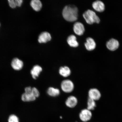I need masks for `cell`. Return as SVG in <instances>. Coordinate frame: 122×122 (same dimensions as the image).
Instances as JSON below:
<instances>
[{
  "label": "cell",
  "mask_w": 122,
  "mask_h": 122,
  "mask_svg": "<svg viewBox=\"0 0 122 122\" xmlns=\"http://www.w3.org/2000/svg\"><path fill=\"white\" fill-rule=\"evenodd\" d=\"M62 15L66 20L74 22L77 19L78 10L74 5H69L64 8L62 11Z\"/></svg>",
  "instance_id": "1"
},
{
  "label": "cell",
  "mask_w": 122,
  "mask_h": 122,
  "mask_svg": "<svg viewBox=\"0 0 122 122\" xmlns=\"http://www.w3.org/2000/svg\"><path fill=\"white\" fill-rule=\"evenodd\" d=\"M119 44L117 40L112 39L107 43L106 46L108 49L111 51L117 50L119 47Z\"/></svg>",
  "instance_id": "8"
},
{
  "label": "cell",
  "mask_w": 122,
  "mask_h": 122,
  "mask_svg": "<svg viewBox=\"0 0 122 122\" xmlns=\"http://www.w3.org/2000/svg\"><path fill=\"white\" fill-rule=\"evenodd\" d=\"M73 29L75 33L79 36H81L83 34L85 31L83 24L79 22H76L74 24Z\"/></svg>",
  "instance_id": "7"
},
{
  "label": "cell",
  "mask_w": 122,
  "mask_h": 122,
  "mask_svg": "<svg viewBox=\"0 0 122 122\" xmlns=\"http://www.w3.org/2000/svg\"><path fill=\"white\" fill-rule=\"evenodd\" d=\"M60 118L61 119H62V117H60Z\"/></svg>",
  "instance_id": "24"
},
{
  "label": "cell",
  "mask_w": 122,
  "mask_h": 122,
  "mask_svg": "<svg viewBox=\"0 0 122 122\" xmlns=\"http://www.w3.org/2000/svg\"><path fill=\"white\" fill-rule=\"evenodd\" d=\"M84 18L88 24H92L94 23L98 24L100 22V18L95 12L91 10H88L83 14Z\"/></svg>",
  "instance_id": "2"
},
{
  "label": "cell",
  "mask_w": 122,
  "mask_h": 122,
  "mask_svg": "<svg viewBox=\"0 0 122 122\" xmlns=\"http://www.w3.org/2000/svg\"><path fill=\"white\" fill-rule=\"evenodd\" d=\"M87 105V109L90 111L94 110L96 106L95 101L89 98L88 99Z\"/></svg>",
  "instance_id": "19"
},
{
  "label": "cell",
  "mask_w": 122,
  "mask_h": 122,
  "mask_svg": "<svg viewBox=\"0 0 122 122\" xmlns=\"http://www.w3.org/2000/svg\"><path fill=\"white\" fill-rule=\"evenodd\" d=\"M32 91L36 98L39 97L40 95V93L39 90L36 88H32Z\"/></svg>",
  "instance_id": "21"
},
{
  "label": "cell",
  "mask_w": 122,
  "mask_h": 122,
  "mask_svg": "<svg viewBox=\"0 0 122 122\" xmlns=\"http://www.w3.org/2000/svg\"><path fill=\"white\" fill-rule=\"evenodd\" d=\"M11 65L12 67L15 70L19 71L22 68L23 63L22 61L17 58H15L12 60Z\"/></svg>",
  "instance_id": "9"
},
{
  "label": "cell",
  "mask_w": 122,
  "mask_h": 122,
  "mask_svg": "<svg viewBox=\"0 0 122 122\" xmlns=\"http://www.w3.org/2000/svg\"><path fill=\"white\" fill-rule=\"evenodd\" d=\"M59 73L61 75L64 77H66L70 75L71 71L70 68L68 67L64 66L61 67L59 68Z\"/></svg>",
  "instance_id": "15"
},
{
  "label": "cell",
  "mask_w": 122,
  "mask_h": 122,
  "mask_svg": "<svg viewBox=\"0 0 122 122\" xmlns=\"http://www.w3.org/2000/svg\"><path fill=\"white\" fill-rule=\"evenodd\" d=\"M47 93L50 96L55 97H57L60 94V91L58 88L50 87L47 90Z\"/></svg>",
  "instance_id": "18"
},
{
  "label": "cell",
  "mask_w": 122,
  "mask_h": 122,
  "mask_svg": "<svg viewBox=\"0 0 122 122\" xmlns=\"http://www.w3.org/2000/svg\"><path fill=\"white\" fill-rule=\"evenodd\" d=\"M42 71V68L38 65H36L33 66L30 71V74L33 78L36 79L39 77V75Z\"/></svg>",
  "instance_id": "12"
},
{
  "label": "cell",
  "mask_w": 122,
  "mask_h": 122,
  "mask_svg": "<svg viewBox=\"0 0 122 122\" xmlns=\"http://www.w3.org/2000/svg\"><path fill=\"white\" fill-rule=\"evenodd\" d=\"M85 45L86 49L90 51L95 49L96 45L95 41L91 37H88L86 39V42L85 43Z\"/></svg>",
  "instance_id": "14"
},
{
  "label": "cell",
  "mask_w": 122,
  "mask_h": 122,
  "mask_svg": "<svg viewBox=\"0 0 122 122\" xmlns=\"http://www.w3.org/2000/svg\"><path fill=\"white\" fill-rule=\"evenodd\" d=\"M25 93L22 94L21 99L24 102H30L36 100V97L32 91V88L29 86L25 88Z\"/></svg>",
  "instance_id": "3"
},
{
  "label": "cell",
  "mask_w": 122,
  "mask_h": 122,
  "mask_svg": "<svg viewBox=\"0 0 122 122\" xmlns=\"http://www.w3.org/2000/svg\"><path fill=\"white\" fill-rule=\"evenodd\" d=\"M61 87L64 92L69 93L72 92L74 90V85L71 80H65L62 81L61 83Z\"/></svg>",
  "instance_id": "4"
},
{
  "label": "cell",
  "mask_w": 122,
  "mask_h": 122,
  "mask_svg": "<svg viewBox=\"0 0 122 122\" xmlns=\"http://www.w3.org/2000/svg\"><path fill=\"white\" fill-rule=\"evenodd\" d=\"M51 36L50 33L47 32H42L39 35L38 41L40 43H46L51 40Z\"/></svg>",
  "instance_id": "11"
},
{
  "label": "cell",
  "mask_w": 122,
  "mask_h": 122,
  "mask_svg": "<svg viewBox=\"0 0 122 122\" xmlns=\"http://www.w3.org/2000/svg\"><path fill=\"white\" fill-rule=\"evenodd\" d=\"M8 122H19L18 117L14 114H12L9 117Z\"/></svg>",
  "instance_id": "20"
},
{
  "label": "cell",
  "mask_w": 122,
  "mask_h": 122,
  "mask_svg": "<svg viewBox=\"0 0 122 122\" xmlns=\"http://www.w3.org/2000/svg\"><path fill=\"white\" fill-rule=\"evenodd\" d=\"M92 6L94 10L97 12H102L105 10V5L101 1L97 0L94 1L93 3Z\"/></svg>",
  "instance_id": "13"
},
{
  "label": "cell",
  "mask_w": 122,
  "mask_h": 122,
  "mask_svg": "<svg viewBox=\"0 0 122 122\" xmlns=\"http://www.w3.org/2000/svg\"><path fill=\"white\" fill-rule=\"evenodd\" d=\"M30 5L36 11H39L42 7L41 2L39 0H33L30 2Z\"/></svg>",
  "instance_id": "17"
},
{
  "label": "cell",
  "mask_w": 122,
  "mask_h": 122,
  "mask_svg": "<svg viewBox=\"0 0 122 122\" xmlns=\"http://www.w3.org/2000/svg\"><path fill=\"white\" fill-rule=\"evenodd\" d=\"M67 41L69 45L71 47H76L79 45L78 43L76 40V36L74 35H71L69 36Z\"/></svg>",
  "instance_id": "16"
},
{
  "label": "cell",
  "mask_w": 122,
  "mask_h": 122,
  "mask_svg": "<svg viewBox=\"0 0 122 122\" xmlns=\"http://www.w3.org/2000/svg\"><path fill=\"white\" fill-rule=\"evenodd\" d=\"M78 102L77 99L74 96L69 97L65 102V104L68 107L74 108L77 105Z\"/></svg>",
  "instance_id": "10"
},
{
  "label": "cell",
  "mask_w": 122,
  "mask_h": 122,
  "mask_svg": "<svg viewBox=\"0 0 122 122\" xmlns=\"http://www.w3.org/2000/svg\"><path fill=\"white\" fill-rule=\"evenodd\" d=\"M89 98L94 101L99 100L101 97V94L97 88H92L89 90L88 93Z\"/></svg>",
  "instance_id": "6"
},
{
  "label": "cell",
  "mask_w": 122,
  "mask_h": 122,
  "mask_svg": "<svg viewBox=\"0 0 122 122\" xmlns=\"http://www.w3.org/2000/svg\"><path fill=\"white\" fill-rule=\"evenodd\" d=\"M79 116L82 121L86 122L91 119L92 114L90 111L87 109H85L81 111Z\"/></svg>",
  "instance_id": "5"
},
{
  "label": "cell",
  "mask_w": 122,
  "mask_h": 122,
  "mask_svg": "<svg viewBox=\"0 0 122 122\" xmlns=\"http://www.w3.org/2000/svg\"><path fill=\"white\" fill-rule=\"evenodd\" d=\"M8 1L9 5L12 8H14L16 7V5L15 0H8Z\"/></svg>",
  "instance_id": "22"
},
{
  "label": "cell",
  "mask_w": 122,
  "mask_h": 122,
  "mask_svg": "<svg viewBox=\"0 0 122 122\" xmlns=\"http://www.w3.org/2000/svg\"><path fill=\"white\" fill-rule=\"evenodd\" d=\"M15 1L16 6H21L23 2L22 0H15Z\"/></svg>",
  "instance_id": "23"
}]
</instances>
